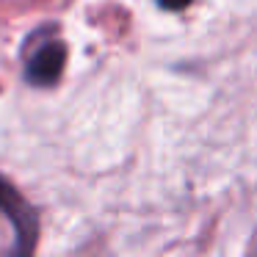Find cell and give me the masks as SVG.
<instances>
[{
    "label": "cell",
    "mask_w": 257,
    "mask_h": 257,
    "mask_svg": "<svg viewBox=\"0 0 257 257\" xmlns=\"http://www.w3.org/2000/svg\"><path fill=\"white\" fill-rule=\"evenodd\" d=\"M191 0H158V6H163L166 12H180V9H185Z\"/></svg>",
    "instance_id": "cell-3"
},
{
    "label": "cell",
    "mask_w": 257,
    "mask_h": 257,
    "mask_svg": "<svg viewBox=\"0 0 257 257\" xmlns=\"http://www.w3.org/2000/svg\"><path fill=\"white\" fill-rule=\"evenodd\" d=\"M64 64H67V45L58 39H47L45 45H39L31 53L28 64H25V80L36 89L53 86L61 78Z\"/></svg>",
    "instance_id": "cell-2"
},
{
    "label": "cell",
    "mask_w": 257,
    "mask_h": 257,
    "mask_svg": "<svg viewBox=\"0 0 257 257\" xmlns=\"http://www.w3.org/2000/svg\"><path fill=\"white\" fill-rule=\"evenodd\" d=\"M36 213L6 180L0 177V249L31 251L36 243Z\"/></svg>",
    "instance_id": "cell-1"
}]
</instances>
